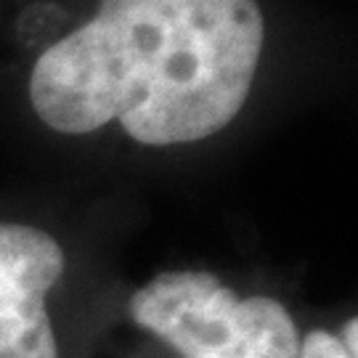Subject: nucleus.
I'll use <instances>...</instances> for the list:
<instances>
[{
  "instance_id": "obj_1",
  "label": "nucleus",
  "mask_w": 358,
  "mask_h": 358,
  "mask_svg": "<svg viewBox=\"0 0 358 358\" xmlns=\"http://www.w3.org/2000/svg\"><path fill=\"white\" fill-rule=\"evenodd\" d=\"M263 38L257 0H101L35 62L29 101L66 136L120 120L146 146L202 141L239 115Z\"/></svg>"
},
{
  "instance_id": "obj_2",
  "label": "nucleus",
  "mask_w": 358,
  "mask_h": 358,
  "mask_svg": "<svg viewBox=\"0 0 358 358\" xmlns=\"http://www.w3.org/2000/svg\"><path fill=\"white\" fill-rule=\"evenodd\" d=\"M133 321L180 358H297L300 334L273 297H239L207 271H167L130 297Z\"/></svg>"
},
{
  "instance_id": "obj_3",
  "label": "nucleus",
  "mask_w": 358,
  "mask_h": 358,
  "mask_svg": "<svg viewBox=\"0 0 358 358\" xmlns=\"http://www.w3.org/2000/svg\"><path fill=\"white\" fill-rule=\"evenodd\" d=\"M64 273L51 234L0 220V358H59L45 294Z\"/></svg>"
},
{
  "instance_id": "obj_4",
  "label": "nucleus",
  "mask_w": 358,
  "mask_h": 358,
  "mask_svg": "<svg viewBox=\"0 0 358 358\" xmlns=\"http://www.w3.org/2000/svg\"><path fill=\"white\" fill-rule=\"evenodd\" d=\"M297 358H358V321L348 319L343 332L313 329L300 340Z\"/></svg>"
}]
</instances>
